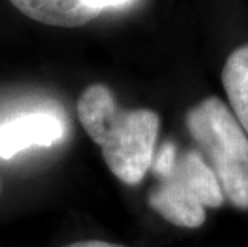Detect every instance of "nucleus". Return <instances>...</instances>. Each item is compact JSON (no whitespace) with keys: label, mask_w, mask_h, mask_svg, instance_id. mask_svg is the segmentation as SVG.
<instances>
[{"label":"nucleus","mask_w":248,"mask_h":247,"mask_svg":"<svg viewBox=\"0 0 248 247\" xmlns=\"http://www.w3.org/2000/svg\"><path fill=\"white\" fill-rule=\"evenodd\" d=\"M77 114L88 136L101 148L109 170L126 185L141 183L157 151L159 114L147 108H120L103 83L85 88Z\"/></svg>","instance_id":"obj_1"},{"label":"nucleus","mask_w":248,"mask_h":247,"mask_svg":"<svg viewBox=\"0 0 248 247\" xmlns=\"http://www.w3.org/2000/svg\"><path fill=\"white\" fill-rule=\"evenodd\" d=\"M186 127L212 167L224 198L237 209H248V133L232 109L208 97L186 114Z\"/></svg>","instance_id":"obj_2"},{"label":"nucleus","mask_w":248,"mask_h":247,"mask_svg":"<svg viewBox=\"0 0 248 247\" xmlns=\"http://www.w3.org/2000/svg\"><path fill=\"white\" fill-rule=\"evenodd\" d=\"M224 201L223 188L199 149L184 151L175 167L149 193L147 202L167 222L181 228H199L207 218V207Z\"/></svg>","instance_id":"obj_3"},{"label":"nucleus","mask_w":248,"mask_h":247,"mask_svg":"<svg viewBox=\"0 0 248 247\" xmlns=\"http://www.w3.org/2000/svg\"><path fill=\"white\" fill-rule=\"evenodd\" d=\"M64 124L51 113L18 115L0 125V157L10 159L32 146H51L64 138Z\"/></svg>","instance_id":"obj_4"},{"label":"nucleus","mask_w":248,"mask_h":247,"mask_svg":"<svg viewBox=\"0 0 248 247\" xmlns=\"http://www.w3.org/2000/svg\"><path fill=\"white\" fill-rule=\"evenodd\" d=\"M31 19L60 28H78L98 16L87 0H10Z\"/></svg>","instance_id":"obj_5"},{"label":"nucleus","mask_w":248,"mask_h":247,"mask_svg":"<svg viewBox=\"0 0 248 247\" xmlns=\"http://www.w3.org/2000/svg\"><path fill=\"white\" fill-rule=\"evenodd\" d=\"M221 81L232 113L248 133V44L235 49L228 56Z\"/></svg>","instance_id":"obj_6"},{"label":"nucleus","mask_w":248,"mask_h":247,"mask_svg":"<svg viewBox=\"0 0 248 247\" xmlns=\"http://www.w3.org/2000/svg\"><path fill=\"white\" fill-rule=\"evenodd\" d=\"M178 148L175 143L171 141H165L159 146V149L155 151L154 161H152V172H154L155 177H167L168 173L171 172V169L175 167L176 161H178Z\"/></svg>","instance_id":"obj_7"},{"label":"nucleus","mask_w":248,"mask_h":247,"mask_svg":"<svg viewBox=\"0 0 248 247\" xmlns=\"http://www.w3.org/2000/svg\"><path fill=\"white\" fill-rule=\"evenodd\" d=\"M130 0H87V3L90 7H93L98 12H103L104 8L108 7H117V5H124Z\"/></svg>","instance_id":"obj_8"},{"label":"nucleus","mask_w":248,"mask_h":247,"mask_svg":"<svg viewBox=\"0 0 248 247\" xmlns=\"http://www.w3.org/2000/svg\"><path fill=\"white\" fill-rule=\"evenodd\" d=\"M64 247H125L120 244H112L106 243V241H96V239H90V241H78V243L67 244Z\"/></svg>","instance_id":"obj_9"}]
</instances>
